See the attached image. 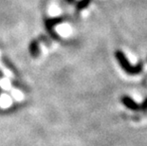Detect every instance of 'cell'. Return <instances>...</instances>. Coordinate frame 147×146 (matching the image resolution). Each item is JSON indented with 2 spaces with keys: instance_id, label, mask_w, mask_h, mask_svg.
I'll return each mask as SVG.
<instances>
[{
  "instance_id": "obj_6",
  "label": "cell",
  "mask_w": 147,
  "mask_h": 146,
  "mask_svg": "<svg viewBox=\"0 0 147 146\" xmlns=\"http://www.w3.org/2000/svg\"><path fill=\"white\" fill-rule=\"evenodd\" d=\"M0 87H1L3 90H5V91L11 90V83L10 78L4 77L3 79L0 80Z\"/></svg>"
},
{
  "instance_id": "obj_7",
  "label": "cell",
  "mask_w": 147,
  "mask_h": 146,
  "mask_svg": "<svg viewBox=\"0 0 147 146\" xmlns=\"http://www.w3.org/2000/svg\"><path fill=\"white\" fill-rule=\"evenodd\" d=\"M0 71L4 74L5 77H8V78H11L12 76V73L10 71V69L9 68L6 67V66H4V65L2 64V62H1V51H0Z\"/></svg>"
},
{
  "instance_id": "obj_4",
  "label": "cell",
  "mask_w": 147,
  "mask_h": 146,
  "mask_svg": "<svg viewBox=\"0 0 147 146\" xmlns=\"http://www.w3.org/2000/svg\"><path fill=\"white\" fill-rule=\"evenodd\" d=\"M12 104V99L8 94L0 95V108L2 109H8Z\"/></svg>"
},
{
  "instance_id": "obj_2",
  "label": "cell",
  "mask_w": 147,
  "mask_h": 146,
  "mask_svg": "<svg viewBox=\"0 0 147 146\" xmlns=\"http://www.w3.org/2000/svg\"><path fill=\"white\" fill-rule=\"evenodd\" d=\"M121 104H123L126 108H128L131 111H139L140 110V104L134 100L132 97L128 95H124L121 97Z\"/></svg>"
},
{
  "instance_id": "obj_5",
  "label": "cell",
  "mask_w": 147,
  "mask_h": 146,
  "mask_svg": "<svg viewBox=\"0 0 147 146\" xmlns=\"http://www.w3.org/2000/svg\"><path fill=\"white\" fill-rule=\"evenodd\" d=\"M11 99L16 102H22L24 100V94L22 93L19 89L16 88H11Z\"/></svg>"
},
{
  "instance_id": "obj_9",
  "label": "cell",
  "mask_w": 147,
  "mask_h": 146,
  "mask_svg": "<svg viewBox=\"0 0 147 146\" xmlns=\"http://www.w3.org/2000/svg\"><path fill=\"white\" fill-rule=\"evenodd\" d=\"M140 110H142V112H147V98H145L140 104Z\"/></svg>"
},
{
  "instance_id": "obj_3",
  "label": "cell",
  "mask_w": 147,
  "mask_h": 146,
  "mask_svg": "<svg viewBox=\"0 0 147 146\" xmlns=\"http://www.w3.org/2000/svg\"><path fill=\"white\" fill-rule=\"evenodd\" d=\"M71 27L68 24H59L55 27V32L62 37H67L71 33Z\"/></svg>"
},
{
  "instance_id": "obj_1",
  "label": "cell",
  "mask_w": 147,
  "mask_h": 146,
  "mask_svg": "<svg viewBox=\"0 0 147 146\" xmlns=\"http://www.w3.org/2000/svg\"><path fill=\"white\" fill-rule=\"evenodd\" d=\"M116 58H117V60L119 62V64H120V66L121 67V68H123L127 74H129V75H137V74H139L142 71L143 65L140 63L135 67L131 66L130 62L128 61V59L126 58L125 55H124L123 52L117 51L116 52Z\"/></svg>"
},
{
  "instance_id": "obj_8",
  "label": "cell",
  "mask_w": 147,
  "mask_h": 146,
  "mask_svg": "<svg viewBox=\"0 0 147 146\" xmlns=\"http://www.w3.org/2000/svg\"><path fill=\"white\" fill-rule=\"evenodd\" d=\"M60 12H61L60 9H59L58 7H56V6H51L49 10V14L51 15V16H57Z\"/></svg>"
}]
</instances>
